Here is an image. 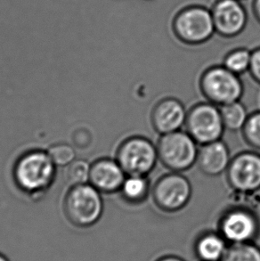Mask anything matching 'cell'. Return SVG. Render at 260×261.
I'll use <instances>...</instances> for the list:
<instances>
[{
  "label": "cell",
  "mask_w": 260,
  "mask_h": 261,
  "mask_svg": "<svg viewBox=\"0 0 260 261\" xmlns=\"http://www.w3.org/2000/svg\"><path fill=\"white\" fill-rule=\"evenodd\" d=\"M171 29L176 39L187 46L202 45L216 33L211 9L196 4L177 11L173 16Z\"/></svg>",
  "instance_id": "obj_1"
},
{
  "label": "cell",
  "mask_w": 260,
  "mask_h": 261,
  "mask_svg": "<svg viewBox=\"0 0 260 261\" xmlns=\"http://www.w3.org/2000/svg\"><path fill=\"white\" fill-rule=\"evenodd\" d=\"M219 108L225 130L231 132L242 131L250 115L243 102L237 101Z\"/></svg>",
  "instance_id": "obj_17"
},
{
  "label": "cell",
  "mask_w": 260,
  "mask_h": 261,
  "mask_svg": "<svg viewBox=\"0 0 260 261\" xmlns=\"http://www.w3.org/2000/svg\"><path fill=\"white\" fill-rule=\"evenodd\" d=\"M251 78L260 84V46L251 51L250 71Z\"/></svg>",
  "instance_id": "obj_23"
},
{
  "label": "cell",
  "mask_w": 260,
  "mask_h": 261,
  "mask_svg": "<svg viewBox=\"0 0 260 261\" xmlns=\"http://www.w3.org/2000/svg\"><path fill=\"white\" fill-rule=\"evenodd\" d=\"M192 195L193 187L190 180L179 172L170 171L159 177L151 188L154 204L167 213L182 211L190 202Z\"/></svg>",
  "instance_id": "obj_8"
},
{
  "label": "cell",
  "mask_w": 260,
  "mask_h": 261,
  "mask_svg": "<svg viewBox=\"0 0 260 261\" xmlns=\"http://www.w3.org/2000/svg\"><path fill=\"white\" fill-rule=\"evenodd\" d=\"M219 233L231 244L252 243L260 231L259 219L251 210L236 206L226 210L219 219Z\"/></svg>",
  "instance_id": "obj_9"
},
{
  "label": "cell",
  "mask_w": 260,
  "mask_h": 261,
  "mask_svg": "<svg viewBox=\"0 0 260 261\" xmlns=\"http://www.w3.org/2000/svg\"><path fill=\"white\" fill-rule=\"evenodd\" d=\"M187 116L183 102L175 97H165L156 102L151 110V126L161 136L169 134L181 130Z\"/></svg>",
  "instance_id": "obj_12"
},
{
  "label": "cell",
  "mask_w": 260,
  "mask_h": 261,
  "mask_svg": "<svg viewBox=\"0 0 260 261\" xmlns=\"http://www.w3.org/2000/svg\"><path fill=\"white\" fill-rule=\"evenodd\" d=\"M250 63L251 51L246 47H237L229 51L223 60V65L238 76L249 72Z\"/></svg>",
  "instance_id": "obj_18"
},
{
  "label": "cell",
  "mask_w": 260,
  "mask_h": 261,
  "mask_svg": "<svg viewBox=\"0 0 260 261\" xmlns=\"http://www.w3.org/2000/svg\"><path fill=\"white\" fill-rule=\"evenodd\" d=\"M251 7H252L254 17L256 18L258 23H260V0H252Z\"/></svg>",
  "instance_id": "obj_24"
},
{
  "label": "cell",
  "mask_w": 260,
  "mask_h": 261,
  "mask_svg": "<svg viewBox=\"0 0 260 261\" xmlns=\"http://www.w3.org/2000/svg\"><path fill=\"white\" fill-rule=\"evenodd\" d=\"M185 127L199 145L221 140L225 131L220 108L207 101L198 102L187 111Z\"/></svg>",
  "instance_id": "obj_7"
},
{
  "label": "cell",
  "mask_w": 260,
  "mask_h": 261,
  "mask_svg": "<svg viewBox=\"0 0 260 261\" xmlns=\"http://www.w3.org/2000/svg\"><path fill=\"white\" fill-rule=\"evenodd\" d=\"M48 155L53 161L55 165L67 166L73 162L75 152L70 145H57L49 149Z\"/></svg>",
  "instance_id": "obj_22"
},
{
  "label": "cell",
  "mask_w": 260,
  "mask_h": 261,
  "mask_svg": "<svg viewBox=\"0 0 260 261\" xmlns=\"http://www.w3.org/2000/svg\"><path fill=\"white\" fill-rule=\"evenodd\" d=\"M199 88L207 102L218 107L241 101L244 92L240 76L223 64L207 68L200 75Z\"/></svg>",
  "instance_id": "obj_2"
},
{
  "label": "cell",
  "mask_w": 260,
  "mask_h": 261,
  "mask_svg": "<svg viewBox=\"0 0 260 261\" xmlns=\"http://www.w3.org/2000/svg\"><path fill=\"white\" fill-rule=\"evenodd\" d=\"M55 176V163L48 153L33 151L18 160L14 170L18 187L29 193L45 189L52 183Z\"/></svg>",
  "instance_id": "obj_6"
},
{
  "label": "cell",
  "mask_w": 260,
  "mask_h": 261,
  "mask_svg": "<svg viewBox=\"0 0 260 261\" xmlns=\"http://www.w3.org/2000/svg\"><path fill=\"white\" fill-rule=\"evenodd\" d=\"M231 160L228 146L218 140L200 145L196 163L204 175L218 176L226 172Z\"/></svg>",
  "instance_id": "obj_14"
},
{
  "label": "cell",
  "mask_w": 260,
  "mask_h": 261,
  "mask_svg": "<svg viewBox=\"0 0 260 261\" xmlns=\"http://www.w3.org/2000/svg\"><path fill=\"white\" fill-rule=\"evenodd\" d=\"M120 192L124 201L132 205L141 204L151 193V183L148 176L130 175L126 176Z\"/></svg>",
  "instance_id": "obj_16"
},
{
  "label": "cell",
  "mask_w": 260,
  "mask_h": 261,
  "mask_svg": "<svg viewBox=\"0 0 260 261\" xmlns=\"http://www.w3.org/2000/svg\"><path fill=\"white\" fill-rule=\"evenodd\" d=\"M244 141L251 148L260 151V111L250 113L242 129Z\"/></svg>",
  "instance_id": "obj_20"
},
{
  "label": "cell",
  "mask_w": 260,
  "mask_h": 261,
  "mask_svg": "<svg viewBox=\"0 0 260 261\" xmlns=\"http://www.w3.org/2000/svg\"><path fill=\"white\" fill-rule=\"evenodd\" d=\"M0 261H10L5 255L0 253Z\"/></svg>",
  "instance_id": "obj_26"
},
{
  "label": "cell",
  "mask_w": 260,
  "mask_h": 261,
  "mask_svg": "<svg viewBox=\"0 0 260 261\" xmlns=\"http://www.w3.org/2000/svg\"><path fill=\"white\" fill-rule=\"evenodd\" d=\"M127 174L116 160H97L90 166V185L103 194L120 192Z\"/></svg>",
  "instance_id": "obj_13"
},
{
  "label": "cell",
  "mask_w": 260,
  "mask_h": 261,
  "mask_svg": "<svg viewBox=\"0 0 260 261\" xmlns=\"http://www.w3.org/2000/svg\"><path fill=\"white\" fill-rule=\"evenodd\" d=\"M226 180L232 190L251 194L260 190V154L245 151L232 157L226 170Z\"/></svg>",
  "instance_id": "obj_10"
},
{
  "label": "cell",
  "mask_w": 260,
  "mask_h": 261,
  "mask_svg": "<svg viewBox=\"0 0 260 261\" xmlns=\"http://www.w3.org/2000/svg\"><path fill=\"white\" fill-rule=\"evenodd\" d=\"M220 261H260V248L253 243L233 244L227 247Z\"/></svg>",
  "instance_id": "obj_19"
},
{
  "label": "cell",
  "mask_w": 260,
  "mask_h": 261,
  "mask_svg": "<svg viewBox=\"0 0 260 261\" xmlns=\"http://www.w3.org/2000/svg\"><path fill=\"white\" fill-rule=\"evenodd\" d=\"M156 261H185L179 257L176 256H164L162 258H159Z\"/></svg>",
  "instance_id": "obj_25"
},
{
  "label": "cell",
  "mask_w": 260,
  "mask_h": 261,
  "mask_svg": "<svg viewBox=\"0 0 260 261\" xmlns=\"http://www.w3.org/2000/svg\"><path fill=\"white\" fill-rule=\"evenodd\" d=\"M215 32L225 39H233L246 29L249 15L242 0H216L211 8Z\"/></svg>",
  "instance_id": "obj_11"
},
{
  "label": "cell",
  "mask_w": 260,
  "mask_h": 261,
  "mask_svg": "<svg viewBox=\"0 0 260 261\" xmlns=\"http://www.w3.org/2000/svg\"><path fill=\"white\" fill-rule=\"evenodd\" d=\"M64 210L67 219L74 226H93L101 218L103 210L100 192L91 185L74 186L65 197Z\"/></svg>",
  "instance_id": "obj_4"
},
{
  "label": "cell",
  "mask_w": 260,
  "mask_h": 261,
  "mask_svg": "<svg viewBox=\"0 0 260 261\" xmlns=\"http://www.w3.org/2000/svg\"><path fill=\"white\" fill-rule=\"evenodd\" d=\"M116 161L127 176H148L159 161L157 146L143 136L130 137L119 146Z\"/></svg>",
  "instance_id": "obj_5"
},
{
  "label": "cell",
  "mask_w": 260,
  "mask_h": 261,
  "mask_svg": "<svg viewBox=\"0 0 260 261\" xmlns=\"http://www.w3.org/2000/svg\"><path fill=\"white\" fill-rule=\"evenodd\" d=\"M226 243L219 232L202 233L195 243V253L200 261H220L227 249Z\"/></svg>",
  "instance_id": "obj_15"
},
{
  "label": "cell",
  "mask_w": 260,
  "mask_h": 261,
  "mask_svg": "<svg viewBox=\"0 0 260 261\" xmlns=\"http://www.w3.org/2000/svg\"><path fill=\"white\" fill-rule=\"evenodd\" d=\"M144 1H147V2H150V1H153V0H144Z\"/></svg>",
  "instance_id": "obj_27"
},
{
  "label": "cell",
  "mask_w": 260,
  "mask_h": 261,
  "mask_svg": "<svg viewBox=\"0 0 260 261\" xmlns=\"http://www.w3.org/2000/svg\"><path fill=\"white\" fill-rule=\"evenodd\" d=\"M90 166L85 161H73L67 168V180L74 186L83 185L89 181Z\"/></svg>",
  "instance_id": "obj_21"
},
{
  "label": "cell",
  "mask_w": 260,
  "mask_h": 261,
  "mask_svg": "<svg viewBox=\"0 0 260 261\" xmlns=\"http://www.w3.org/2000/svg\"><path fill=\"white\" fill-rule=\"evenodd\" d=\"M187 131L162 135L156 144L159 162L167 170L183 173L196 164L199 147Z\"/></svg>",
  "instance_id": "obj_3"
}]
</instances>
